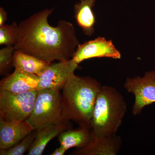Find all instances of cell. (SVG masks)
I'll return each mask as SVG.
<instances>
[{
	"label": "cell",
	"instance_id": "12",
	"mask_svg": "<svg viewBox=\"0 0 155 155\" xmlns=\"http://www.w3.org/2000/svg\"><path fill=\"white\" fill-rule=\"evenodd\" d=\"M69 120L56 124L45 125L36 130L35 139L28 150L27 155H41L46 147L53 139L63 131L70 129Z\"/></svg>",
	"mask_w": 155,
	"mask_h": 155
},
{
	"label": "cell",
	"instance_id": "11",
	"mask_svg": "<svg viewBox=\"0 0 155 155\" xmlns=\"http://www.w3.org/2000/svg\"><path fill=\"white\" fill-rule=\"evenodd\" d=\"M34 130L27 121L11 122L0 119V149L14 146Z\"/></svg>",
	"mask_w": 155,
	"mask_h": 155
},
{
	"label": "cell",
	"instance_id": "19",
	"mask_svg": "<svg viewBox=\"0 0 155 155\" xmlns=\"http://www.w3.org/2000/svg\"><path fill=\"white\" fill-rule=\"evenodd\" d=\"M8 19V14L2 7L0 8V26L5 25Z\"/></svg>",
	"mask_w": 155,
	"mask_h": 155
},
{
	"label": "cell",
	"instance_id": "14",
	"mask_svg": "<svg viewBox=\"0 0 155 155\" xmlns=\"http://www.w3.org/2000/svg\"><path fill=\"white\" fill-rule=\"evenodd\" d=\"M49 65L47 62L33 56L17 50L14 51L13 67L15 69L39 76Z\"/></svg>",
	"mask_w": 155,
	"mask_h": 155
},
{
	"label": "cell",
	"instance_id": "2",
	"mask_svg": "<svg viewBox=\"0 0 155 155\" xmlns=\"http://www.w3.org/2000/svg\"><path fill=\"white\" fill-rule=\"evenodd\" d=\"M102 85L89 76L80 77L72 73L62 89L64 117L79 127L91 129V121L97 96Z\"/></svg>",
	"mask_w": 155,
	"mask_h": 155
},
{
	"label": "cell",
	"instance_id": "4",
	"mask_svg": "<svg viewBox=\"0 0 155 155\" xmlns=\"http://www.w3.org/2000/svg\"><path fill=\"white\" fill-rule=\"evenodd\" d=\"M66 120L64 117L61 90L54 89L37 90L33 111L26 120L34 129Z\"/></svg>",
	"mask_w": 155,
	"mask_h": 155
},
{
	"label": "cell",
	"instance_id": "21",
	"mask_svg": "<svg viewBox=\"0 0 155 155\" xmlns=\"http://www.w3.org/2000/svg\"><path fill=\"white\" fill-rule=\"evenodd\" d=\"M83 1V0H80V1Z\"/></svg>",
	"mask_w": 155,
	"mask_h": 155
},
{
	"label": "cell",
	"instance_id": "13",
	"mask_svg": "<svg viewBox=\"0 0 155 155\" xmlns=\"http://www.w3.org/2000/svg\"><path fill=\"white\" fill-rule=\"evenodd\" d=\"M96 0H83L74 6V17L84 34L92 36L94 33L96 17L93 11Z\"/></svg>",
	"mask_w": 155,
	"mask_h": 155
},
{
	"label": "cell",
	"instance_id": "17",
	"mask_svg": "<svg viewBox=\"0 0 155 155\" xmlns=\"http://www.w3.org/2000/svg\"><path fill=\"white\" fill-rule=\"evenodd\" d=\"M18 24L14 22L11 25L0 26V45L6 47L14 46L17 36Z\"/></svg>",
	"mask_w": 155,
	"mask_h": 155
},
{
	"label": "cell",
	"instance_id": "6",
	"mask_svg": "<svg viewBox=\"0 0 155 155\" xmlns=\"http://www.w3.org/2000/svg\"><path fill=\"white\" fill-rule=\"evenodd\" d=\"M124 88L134 96L132 108L134 116L141 114L147 106L155 103V71L147 72L143 77L127 78Z\"/></svg>",
	"mask_w": 155,
	"mask_h": 155
},
{
	"label": "cell",
	"instance_id": "16",
	"mask_svg": "<svg viewBox=\"0 0 155 155\" xmlns=\"http://www.w3.org/2000/svg\"><path fill=\"white\" fill-rule=\"evenodd\" d=\"M36 130L28 134L22 140L7 150L0 149V155H22L28 150L32 145L36 136Z\"/></svg>",
	"mask_w": 155,
	"mask_h": 155
},
{
	"label": "cell",
	"instance_id": "8",
	"mask_svg": "<svg viewBox=\"0 0 155 155\" xmlns=\"http://www.w3.org/2000/svg\"><path fill=\"white\" fill-rule=\"evenodd\" d=\"M78 68V65L72 60L52 63L38 76V90L45 89H63L70 75Z\"/></svg>",
	"mask_w": 155,
	"mask_h": 155
},
{
	"label": "cell",
	"instance_id": "1",
	"mask_svg": "<svg viewBox=\"0 0 155 155\" xmlns=\"http://www.w3.org/2000/svg\"><path fill=\"white\" fill-rule=\"evenodd\" d=\"M54 8L39 11L18 24L15 50L51 64L72 59L79 41L72 23L62 20L56 27L48 19Z\"/></svg>",
	"mask_w": 155,
	"mask_h": 155
},
{
	"label": "cell",
	"instance_id": "9",
	"mask_svg": "<svg viewBox=\"0 0 155 155\" xmlns=\"http://www.w3.org/2000/svg\"><path fill=\"white\" fill-rule=\"evenodd\" d=\"M122 144L121 137L97 136L91 133L90 140L85 147L71 153L73 155H116Z\"/></svg>",
	"mask_w": 155,
	"mask_h": 155
},
{
	"label": "cell",
	"instance_id": "7",
	"mask_svg": "<svg viewBox=\"0 0 155 155\" xmlns=\"http://www.w3.org/2000/svg\"><path fill=\"white\" fill-rule=\"evenodd\" d=\"M102 58L120 59L121 55L112 41L100 37L79 45L71 60L79 65L87 59Z\"/></svg>",
	"mask_w": 155,
	"mask_h": 155
},
{
	"label": "cell",
	"instance_id": "5",
	"mask_svg": "<svg viewBox=\"0 0 155 155\" xmlns=\"http://www.w3.org/2000/svg\"><path fill=\"white\" fill-rule=\"evenodd\" d=\"M37 90L14 93L0 90V119L22 122L30 117L36 99Z\"/></svg>",
	"mask_w": 155,
	"mask_h": 155
},
{
	"label": "cell",
	"instance_id": "18",
	"mask_svg": "<svg viewBox=\"0 0 155 155\" xmlns=\"http://www.w3.org/2000/svg\"><path fill=\"white\" fill-rule=\"evenodd\" d=\"M14 46L6 47L0 50V74L6 75L13 67Z\"/></svg>",
	"mask_w": 155,
	"mask_h": 155
},
{
	"label": "cell",
	"instance_id": "10",
	"mask_svg": "<svg viewBox=\"0 0 155 155\" xmlns=\"http://www.w3.org/2000/svg\"><path fill=\"white\" fill-rule=\"evenodd\" d=\"M39 84L37 75L15 69L13 73L1 80L0 90L21 93L38 90Z\"/></svg>",
	"mask_w": 155,
	"mask_h": 155
},
{
	"label": "cell",
	"instance_id": "3",
	"mask_svg": "<svg viewBox=\"0 0 155 155\" xmlns=\"http://www.w3.org/2000/svg\"><path fill=\"white\" fill-rule=\"evenodd\" d=\"M127 111L124 97L115 87L102 86L97 96L91 121V132L97 136L117 135Z\"/></svg>",
	"mask_w": 155,
	"mask_h": 155
},
{
	"label": "cell",
	"instance_id": "15",
	"mask_svg": "<svg viewBox=\"0 0 155 155\" xmlns=\"http://www.w3.org/2000/svg\"><path fill=\"white\" fill-rule=\"evenodd\" d=\"M91 129L79 127L76 129H68L59 135L60 145L66 150L73 147L81 148L85 147L90 140Z\"/></svg>",
	"mask_w": 155,
	"mask_h": 155
},
{
	"label": "cell",
	"instance_id": "20",
	"mask_svg": "<svg viewBox=\"0 0 155 155\" xmlns=\"http://www.w3.org/2000/svg\"><path fill=\"white\" fill-rule=\"evenodd\" d=\"M67 150L63 147L60 145V147L57 148V149L52 153L51 155H64L65 154V153L66 152Z\"/></svg>",
	"mask_w": 155,
	"mask_h": 155
}]
</instances>
